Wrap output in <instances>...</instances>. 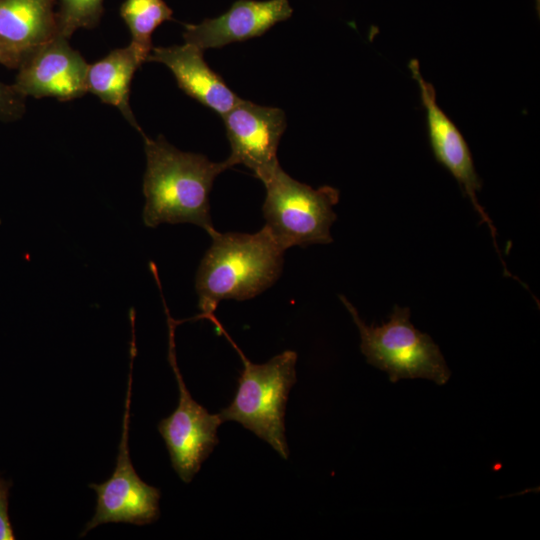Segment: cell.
Wrapping results in <instances>:
<instances>
[{
    "mask_svg": "<svg viewBox=\"0 0 540 540\" xmlns=\"http://www.w3.org/2000/svg\"><path fill=\"white\" fill-rule=\"evenodd\" d=\"M143 138L147 160L144 224L154 228L162 223H191L211 237L217 230L211 220L209 194L215 178L230 168L228 162H212L202 154L180 151L163 136L151 139L144 134Z\"/></svg>",
    "mask_w": 540,
    "mask_h": 540,
    "instance_id": "1",
    "label": "cell"
},
{
    "mask_svg": "<svg viewBox=\"0 0 540 540\" xmlns=\"http://www.w3.org/2000/svg\"><path fill=\"white\" fill-rule=\"evenodd\" d=\"M211 238L195 288L201 316L213 320L221 300H248L271 287L282 273L285 251L265 226L253 234L217 231Z\"/></svg>",
    "mask_w": 540,
    "mask_h": 540,
    "instance_id": "2",
    "label": "cell"
},
{
    "mask_svg": "<svg viewBox=\"0 0 540 540\" xmlns=\"http://www.w3.org/2000/svg\"><path fill=\"white\" fill-rule=\"evenodd\" d=\"M237 351L243 362L237 390L230 405L218 414L222 422L240 423L288 459L284 419L288 395L296 383L297 353L286 350L264 364H255Z\"/></svg>",
    "mask_w": 540,
    "mask_h": 540,
    "instance_id": "3",
    "label": "cell"
},
{
    "mask_svg": "<svg viewBox=\"0 0 540 540\" xmlns=\"http://www.w3.org/2000/svg\"><path fill=\"white\" fill-rule=\"evenodd\" d=\"M360 333V350L366 361L385 372L392 383L401 379L424 378L438 385L451 376L438 345L410 321V309L395 305L381 325H366L357 309L340 295Z\"/></svg>",
    "mask_w": 540,
    "mask_h": 540,
    "instance_id": "4",
    "label": "cell"
},
{
    "mask_svg": "<svg viewBox=\"0 0 540 540\" xmlns=\"http://www.w3.org/2000/svg\"><path fill=\"white\" fill-rule=\"evenodd\" d=\"M262 183L264 226L284 251L333 241L330 228L337 219L333 207L339 202L338 189L328 185L314 189L290 177L280 165Z\"/></svg>",
    "mask_w": 540,
    "mask_h": 540,
    "instance_id": "5",
    "label": "cell"
},
{
    "mask_svg": "<svg viewBox=\"0 0 540 540\" xmlns=\"http://www.w3.org/2000/svg\"><path fill=\"white\" fill-rule=\"evenodd\" d=\"M134 355L135 347L132 344L125 410L116 465L112 475L105 482L89 484V487L97 495L95 513L85 524L80 537H84L90 530L101 524L129 523L146 525L156 521L160 516L159 499L161 492L158 488L145 483L139 477L134 469L129 452L128 440Z\"/></svg>",
    "mask_w": 540,
    "mask_h": 540,
    "instance_id": "6",
    "label": "cell"
},
{
    "mask_svg": "<svg viewBox=\"0 0 540 540\" xmlns=\"http://www.w3.org/2000/svg\"><path fill=\"white\" fill-rule=\"evenodd\" d=\"M168 324V361L177 381L179 399L174 412L158 423V431L173 469L183 482L189 483L218 444L217 429L223 422L219 414L209 413L192 398L177 365L174 325L170 317Z\"/></svg>",
    "mask_w": 540,
    "mask_h": 540,
    "instance_id": "7",
    "label": "cell"
},
{
    "mask_svg": "<svg viewBox=\"0 0 540 540\" xmlns=\"http://www.w3.org/2000/svg\"><path fill=\"white\" fill-rule=\"evenodd\" d=\"M222 119L231 147L226 159L230 168L242 164L264 182L280 165L277 150L287 126L284 111L240 98Z\"/></svg>",
    "mask_w": 540,
    "mask_h": 540,
    "instance_id": "8",
    "label": "cell"
},
{
    "mask_svg": "<svg viewBox=\"0 0 540 540\" xmlns=\"http://www.w3.org/2000/svg\"><path fill=\"white\" fill-rule=\"evenodd\" d=\"M88 66L68 39L58 34L23 56L13 86L25 98L69 101L87 93Z\"/></svg>",
    "mask_w": 540,
    "mask_h": 540,
    "instance_id": "9",
    "label": "cell"
},
{
    "mask_svg": "<svg viewBox=\"0 0 540 540\" xmlns=\"http://www.w3.org/2000/svg\"><path fill=\"white\" fill-rule=\"evenodd\" d=\"M408 67L419 86L421 101L426 110L428 136L434 156L456 179L463 194L469 198L482 222L489 227L501 259L496 243V229L478 201L477 192L482 188V181L475 170L469 146L456 125L438 106L434 86L423 78L418 60L412 59Z\"/></svg>",
    "mask_w": 540,
    "mask_h": 540,
    "instance_id": "10",
    "label": "cell"
},
{
    "mask_svg": "<svg viewBox=\"0 0 540 540\" xmlns=\"http://www.w3.org/2000/svg\"><path fill=\"white\" fill-rule=\"evenodd\" d=\"M288 0H237L224 14L199 24H185L183 38L201 50L221 48L262 36L278 22L291 17Z\"/></svg>",
    "mask_w": 540,
    "mask_h": 540,
    "instance_id": "11",
    "label": "cell"
},
{
    "mask_svg": "<svg viewBox=\"0 0 540 540\" xmlns=\"http://www.w3.org/2000/svg\"><path fill=\"white\" fill-rule=\"evenodd\" d=\"M147 61L167 66L181 90L221 117L240 99L223 78L208 66L203 58V50L192 44L152 48Z\"/></svg>",
    "mask_w": 540,
    "mask_h": 540,
    "instance_id": "12",
    "label": "cell"
},
{
    "mask_svg": "<svg viewBox=\"0 0 540 540\" xmlns=\"http://www.w3.org/2000/svg\"><path fill=\"white\" fill-rule=\"evenodd\" d=\"M56 0H0V45L23 56L58 35Z\"/></svg>",
    "mask_w": 540,
    "mask_h": 540,
    "instance_id": "13",
    "label": "cell"
},
{
    "mask_svg": "<svg viewBox=\"0 0 540 540\" xmlns=\"http://www.w3.org/2000/svg\"><path fill=\"white\" fill-rule=\"evenodd\" d=\"M144 62L143 57L129 44L89 65L86 76L87 92L97 96L103 103L116 107L142 136L144 133L129 104V94L133 76Z\"/></svg>",
    "mask_w": 540,
    "mask_h": 540,
    "instance_id": "14",
    "label": "cell"
},
{
    "mask_svg": "<svg viewBox=\"0 0 540 540\" xmlns=\"http://www.w3.org/2000/svg\"><path fill=\"white\" fill-rule=\"evenodd\" d=\"M120 15L130 31V44L147 61L153 48L152 34L163 22L172 20V9L164 0H125Z\"/></svg>",
    "mask_w": 540,
    "mask_h": 540,
    "instance_id": "15",
    "label": "cell"
},
{
    "mask_svg": "<svg viewBox=\"0 0 540 540\" xmlns=\"http://www.w3.org/2000/svg\"><path fill=\"white\" fill-rule=\"evenodd\" d=\"M103 12V0H59L58 34L69 39L80 28H94Z\"/></svg>",
    "mask_w": 540,
    "mask_h": 540,
    "instance_id": "16",
    "label": "cell"
},
{
    "mask_svg": "<svg viewBox=\"0 0 540 540\" xmlns=\"http://www.w3.org/2000/svg\"><path fill=\"white\" fill-rule=\"evenodd\" d=\"M25 112V97L16 91L13 85L0 81V120L10 122L18 120Z\"/></svg>",
    "mask_w": 540,
    "mask_h": 540,
    "instance_id": "17",
    "label": "cell"
},
{
    "mask_svg": "<svg viewBox=\"0 0 540 540\" xmlns=\"http://www.w3.org/2000/svg\"><path fill=\"white\" fill-rule=\"evenodd\" d=\"M12 485V481L0 476V540L16 538L8 514L9 492Z\"/></svg>",
    "mask_w": 540,
    "mask_h": 540,
    "instance_id": "18",
    "label": "cell"
},
{
    "mask_svg": "<svg viewBox=\"0 0 540 540\" xmlns=\"http://www.w3.org/2000/svg\"><path fill=\"white\" fill-rule=\"evenodd\" d=\"M21 58L0 45V64L8 68H18Z\"/></svg>",
    "mask_w": 540,
    "mask_h": 540,
    "instance_id": "19",
    "label": "cell"
},
{
    "mask_svg": "<svg viewBox=\"0 0 540 540\" xmlns=\"http://www.w3.org/2000/svg\"><path fill=\"white\" fill-rule=\"evenodd\" d=\"M540 0H536V8H537V13L539 15V11H540Z\"/></svg>",
    "mask_w": 540,
    "mask_h": 540,
    "instance_id": "20",
    "label": "cell"
}]
</instances>
